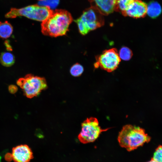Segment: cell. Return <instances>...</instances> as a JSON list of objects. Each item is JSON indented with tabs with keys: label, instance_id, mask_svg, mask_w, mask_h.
<instances>
[{
	"label": "cell",
	"instance_id": "1",
	"mask_svg": "<svg viewBox=\"0 0 162 162\" xmlns=\"http://www.w3.org/2000/svg\"><path fill=\"white\" fill-rule=\"evenodd\" d=\"M73 19L70 13L62 9L53 10L41 24V31L44 35L56 37L65 35Z\"/></svg>",
	"mask_w": 162,
	"mask_h": 162
},
{
	"label": "cell",
	"instance_id": "2",
	"mask_svg": "<svg viewBox=\"0 0 162 162\" xmlns=\"http://www.w3.org/2000/svg\"><path fill=\"white\" fill-rule=\"evenodd\" d=\"M150 137L145 130L139 127L128 124L124 126L118 138L120 146L128 151L133 150L149 142Z\"/></svg>",
	"mask_w": 162,
	"mask_h": 162
},
{
	"label": "cell",
	"instance_id": "3",
	"mask_svg": "<svg viewBox=\"0 0 162 162\" xmlns=\"http://www.w3.org/2000/svg\"><path fill=\"white\" fill-rule=\"evenodd\" d=\"M103 16L98 10L92 6L85 10L81 16L75 20L80 32L85 35L90 31L102 26L104 24Z\"/></svg>",
	"mask_w": 162,
	"mask_h": 162
},
{
	"label": "cell",
	"instance_id": "4",
	"mask_svg": "<svg viewBox=\"0 0 162 162\" xmlns=\"http://www.w3.org/2000/svg\"><path fill=\"white\" fill-rule=\"evenodd\" d=\"M53 10L48 6L33 5L20 9L12 8L5 16L13 18L18 16H24L32 20L43 22L50 15Z\"/></svg>",
	"mask_w": 162,
	"mask_h": 162
},
{
	"label": "cell",
	"instance_id": "5",
	"mask_svg": "<svg viewBox=\"0 0 162 162\" xmlns=\"http://www.w3.org/2000/svg\"><path fill=\"white\" fill-rule=\"evenodd\" d=\"M16 83L22 89L24 94L30 98L38 95L47 87L46 81L44 78L32 74H27L24 77L19 79Z\"/></svg>",
	"mask_w": 162,
	"mask_h": 162
},
{
	"label": "cell",
	"instance_id": "6",
	"mask_svg": "<svg viewBox=\"0 0 162 162\" xmlns=\"http://www.w3.org/2000/svg\"><path fill=\"white\" fill-rule=\"evenodd\" d=\"M109 128L102 129L99 125L97 119L94 117L87 118L82 124L81 130L78 138L84 144L94 141L103 132Z\"/></svg>",
	"mask_w": 162,
	"mask_h": 162
},
{
	"label": "cell",
	"instance_id": "7",
	"mask_svg": "<svg viewBox=\"0 0 162 162\" xmlns=\"http://www.w3.org/2000/svg\"><path fill=\"white\" fill-rule=\"evenodd\" d=\"M96 60L94 64L95 68H100L109 72L116 70L121 61L117 50L115 48L104 51L96 56Z\"/></svg>",
	"mask_w": 162,
	"mask_h": 162
},
{
	"label": "cell",
	"instance_id": "8",
	"mask_svg": "<svg viewBox=\"0 0 162 162\" xmlns=\"http://www.w3.org/2000/svg\"><path fill=\"white\" fill-rule=\"evenodd\" d=\"M11 156L15 162H29L33 158L31 149L26 145H21L14 148Z\"/></svg>",
	"mask_w": 162,
	"mask_h": 162
},
{
	"label": "cell",
	"instance_id": "9",
	"mask_svg": "<svg viewBox=\"0 0 162 162\" xmlns=\"http://www.w3.org/2000/svg\"><path fill=\"white\" fill-rule=\"evenodd\" d=\"M147 5L141 0H134L126 10L122 13L124 16L135 18L144 17L147 13Z\"/></svg>",
	"mask_w": 162,
	"mask_h": 162
},
{
	"label": "cell",
	"instance_id": "10",
	"mask_svg": "<svg viewBox=\"0 0 162 162\" xmlns=\"http://www.w3.org/2000/svg\"><path fill=\"white\" fill-rule=\"evenodd\" d=\"M91 6L97 9L103 15H107L115 10L117 0H88Z\"/></svg>",
	"mask_w": 162,
	"mask_h": 162
},
{
	"label": "cell",
	"instance_id": "11",
	"mask_svg": "<svg viewBox=\"0 0 162 162\" xmlns=\"http://www.w3.org/2000/svg\"><path fill=\"white\" fill-rule=\"evenodd\" d=\"M161 8L160 4L157 2H153L147 6V13L150 17L155 18L161 13Z\"/></svg>",
	"mask_w": 162,
	"mask_h": 162
},
{
	"label": "cell",
	"instance_id": "12",
	"mask_svg": "<svg viewBox=\"0 0 162 162\" xmlns=\"http://www.w3.org/2000/svg\"><path fill=\"white\" fill-rule=\"evenodd\" d=\"M13 28L7 21L0 22V37L6 39L9 37L12 33Z\"/></svg>",
	"mask_w": 162,
	"mask_h": 162
},
{
	"label": "cell",
	"instance_id": "13",
	"mask_svg": "<svg viewBox=\"0 0 162 162\" xmlns=\"http://www.w3.org/2000/svg\"><path fill=\"white\" fill-rule=\"evenodd\" d=\"M15 57L11 53L8 52H2L0 55V62L3 66L10 67L15 62Z\"/></svg>",
	"mask_w": 162,
	"mask_h": 162
},
{
	"label": "cell",
	"instance_id": "14",
	"mask_svg": "<svg viewBox=\"0 0 162 162\" xmlns=\"http://www.w3.org/2000/svg\"><path fill=\"white\" fill-rule=\"evenodd\" d=\"M134 0H117L115 10L122 13L125 11Z\"/></svg>",
	"mask_w": 162,
	"mask_h": 162
},
{
	"label": "cell",
	"instance_id": "15",
	"mask_svg": "<svg viewBox=\"0 0 162 162\" xmlns=\"http://www.w3.org/2000/svg\"><path fill=\"white\" fill-rule=\"evenodd\" d=\"M119 56L124 61L130 60L133 56V53L131 50L126 46H123L120 49Z\"/></svg>",
	"mask_w": 162,
	"mask_h": 162
},
{
	"label": "cell",
	"instance_id": "16",
	"mask_svg": "<svg viewBox=\"0 0 162 162\" xmlns=\"http://www.w3.org/2000/svg\"><path fill=\"white\" fill-rule=\"evenodd\" d=\"M84 71L83 66L80 64L77 63L73 65L70 68V72L74 76L77 77L81 75Z\"/></svg>",
	"mask_w": 162,
	"mask_h": 162
},
{
	"label": "cell",
	"instance_id": "17",
	"mask_svg": "<svg viewBox=\"0 0 162 162\" xmlns=\"http://www.w3.org/2000/svg\"><path fill=\"white\" fill-rule=\"evenodd\" d=\"M152 159L157 162H162V145L159 146L156 148Z\"/></svg>",
	"mask_w": 162,
	"mask_h": 162
},
{
	"label": "cell",
	"instance_id": "18",
	"mask_svg": "<svg viewBox=\"0 0 162 162\" xmlns=\"http://www.w3.org/2000/svg\"><path fill=\"white\" fill-rule=\"evenodd\" d=\"M17 87L14 85H10L8 87V90L9 92L12 94H14L17 90Z\"/></svg>",
	"mask_w": 162,
	"mask_h": 162
},
{
	"label": "cell",
	"instance_id": "19",
	"mask_svg": "<svg viewBox=\"0 0 162 162\" xmlns=\"http://www.w3.org/2000/svg\"><path fill=\"white\" fill-rule=\"evenodd\" d=\"M4 44L6 47L7 50L8 51H12V47L10 45L9 41L7 40L4 42Z\"/></svg>",
	"mask_w": 162,
	"mask_h": 162
},
{
	"label": "cell",
	"instance_id": "20",
	"mask_svg": "<svg viewBox=\"0 0 162 162\" xmlns=\"http://www.w3.org/2000/svg\"><path fill=\"white\" fill-rule=\"evenodd\" d=\"M146 162H156V161H155V160H154L152 159H151L150 160Z\"/></svg>",
	"mask_w": 162,
	"mask_h": 162
},
{
	"label": "cell",
	"instance_id": "21",
	"mask_svg": "<svg viewBox=\"0 0 162 162\" xmlns=\"http://www.w3.org/2000/svg\"></svg>",
	"mask_w": 162,
	"mask_h": 162
}]
</instances>
